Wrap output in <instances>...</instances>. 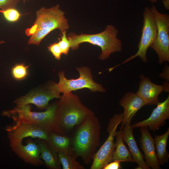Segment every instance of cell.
I'll return each instance as SVG.
<instances>
[{"mask_svg":"<svg viewBox=\"0 0 169 169\" xmlns=\"http://www.w3.org/2000/svg\"><path fill=\"white\" fill-rule=\"evenodd\" d=\"M100 123L95 115L78 126L72 141V150L76 158L80 157L86 164L91 162L100 145Z\"/></svg>","mask_w":169,"mask_h":169,"instance_id":"2","label":"cell"},{"mask_svg":"<svg viewBox=\"0 0 169 169\" xmlns=\"http://www.w3.org/2000/svg\"><path fill=\"white\" fill-rule=\"evenodd\" d=\"M123 113L115 114L111 118L106 128L109 135L105 141L95 154L90 169H102L107 164L112 161L115 147L114 140L118 125L122 122Z\"/></svg>","mask_w":169,"mask_h":169,"instance_id":"9","label":"cell"},{"mask_svg":"<svg viewBox=\"0 0 169 169\" xmlns=\"http://www.w3.org/2000/svg\"><path fill=\"white\" fill-rule=\"evenodd\" d=\"M27 144H18L11 148L17 156L25 162L35 166L45 165L40 156V150L38 144L29 137L26 141Z\"/></svg>","mask_w":169,"mask_h":169,"instance_id":"13","label":"cell"},{"mask_svg":"<svg viewBox=\"0 0 169 169\" xmlns=\"http://www.w3.org/2000/svg\"><path fill=\"white\" fill-rule=\"evenodd\" d=\"M58 103V101H57L49 105L46 110L43 112L32 111L31 105L28 104L4 111L2 115L11 118L15 122L38 125L49 133L53 132Z\"/></svg>","mask_w":169,"mask_h":169,"instance_id":"4","label":"cell"},{"mask_svg":"<svg viewBox=\"0 0 169 169\" xmlns=\"http://www.w3.org/2000/svg\"><path fill=\"white\" fill-rule=\"evenodd\" d=\"M29 65L25 66L24 64H16L12 69L11 73L14 78L20 80L25 78L28 75V68Z\"/></svg>","mask_w":169,"mask_h":169,"instance_id":"23","label":"cell"},{"mask_svg":"<svg viewBox=\"0 0 169 169\" xmlns=\"http://www.w3.org/2000/svg\"><path fill=\"white\" fill-rule=\"evenodd\" d=\"M134 129L130 125H125L122 131V138L128 145L129 151L134 162L138 164L136 169H150L144 160V155L139 149L133 135Z\"/></svg>","mask_w":169,"mask_h":169,"instance_id":"17","label":"cell"},{"mask_svg":"<svg viewBox=\"0 0 169 169\" xmlns=\"http://www.w3.org/2000/svg\"><path fill=\"white\" fill-rule=\"evenodd\" d=\"M46 141L58 153L68 151L72 149V141L67 136L52 132L49 134L48 139Z\"/></svg>","mask_w":169,"mask_h":169,"instance_id":"21","label":"cell"},{"mask_svg":"<svg viewBox=\"0 0 169 169\" xmlns=\"http://www.w3.org/2000/svg\"><path fill=\"white\" fill-rule=\"evenodd\" d=\"M169 136V128L163 134L155 135L154 142L156 155L160 166L164 165L167 163L169 154L166 149L168 139Z\"/></svg>","mask_w":169,"mask_h":169,"instance_id":"19","label":"cell"},{"mask_svg":"<svg viewBox=\"0 0 169 169\" xmlns=\"http://www.w3.org/2000/svg\"><path fill=\"white\" fill-rule=\"evenodd\" d=\"M58 156L63 169H84V167L76 161L72 149L66 152H60Z\"/></svg>","mask_w":169,"mask_h":169,"instance_id":"22","label":"cell"},{"mask_svg":"<svg viewBox=\"0 0 169 169\" xmlns=\"http://www.w3.org/2000/svg\"><path fill=\"white\" fill-rule=\"evenodd\" d=\"M48 49L56 59L58 60L60 59L62 53L58 42L51 44L48 47Z\"/></svg>","mask_w":169,"mask_h":169,"instance_id":"27","label":"cell"},{"mask_svg":"<svg viewBox=\"0 0 169 169\" xmlns=\"http://www.w3.org/2000/svg\"><path fill=\"white\" fill-rule=\"evenodd\" d=\"M163 3L166 9H169V0H163Z\"/></svg>","mask_w":169,"mask_h":169,"instance_id":"31","label":"cell"},{"mask_svg":"<svg viewBox=\"0 0 169 169\" xmlns=\"http://www.w3.org/2000/svg\"><path fill=\"white\" fill-rule=\"evenodd\" d=\"M61 93L57 84L49 81L19 97L13 103L17 107L31 104L35 105L39 110H46L49 101L54 98L59 99Z\"/></svg>","mask_w":169,"mask_h":169,"instance_id":"6","label":"cell"},{"mask_svg":"<svg viewBox=\"0 0 169 169\" xmlns=\"http://www.w3.org/2000/svg\"><path fill=\"white\" fill-rule=\"evenodd\" d=\"M150 9L156 24L157 33L150 47L157 53L161 65L164 62H169V15L160 13L153 5Z\"/></svg>","mask_w":169,"mask_h":169,"instance_id":"8","label":"cell"},{"mask_svg":"<svg viewBox=\"0 0 169 169\" xmlns=\"http://www.w3.org/2000/svg\"><path fill=\"white\" fill-rule=\"evenodd\" d=\"M115 147L112 157V161L121 162H134L129 151L125 145L122 138V131H116Z\"/></svg>","mask_w":169,"mask_h":169,"instance_id":"20","label":"cell"},{"mask_svg":"<svg viewBox=\"0 0 169 169\" xmlns=\"http://www.w3.org/2000/svg\"><path fill=\"white\" fill-rule=\"evenodd\" d=\"M143 25L142 34L140 42L137 46L138 50L133 55H131L122 63L116 67L125 63L137 57H139L142 62L148 61L146 54L148 48L154 42L157 35V27L153 15L148 7H146L143 13Z\"/></svg>","mask_w":169,"mask_h":169,"instance_id":"10","label":"cell"},{"mask_svg":"<svg viewBox=\"0 0 169 169\" xmlns=\"http://www.w3.org/2000/svg\"><path fill=\"white\" fill-rule=\"evenodd\" d=\"M169 67L166 64L163 70V72L159 75L160 77L163 78L168 82L169 80Z\"/></svg>","mask_w":169,"mask_h":169,"instance_id":"30","label":"cell"},{"mask_svg":"<svg viewBox=\"0 0 169 169\" xmlns=\"http://www.w3.org/2000/svg\"><path fill=\"white\" fill-rule=\"evenodd\" d=\"M64 14L59 4L49 8L42 7L37 11L36 20L31 27L26 29L25 34L30 36L41 29H59L61 32L67 30L69 27Z\"/></svg>","mask_w":169,"mask_h":169,"instance_id":"5","label":"cell"},{"mask_svg":"<svg viewBox=\"0 0 169 169\" xmlns=\"http://www.w3.org/2000/svg\"><path fill=\"white\" fill-rule=\"evenodd\" d=\"M19 0H0V9L15 8Z\"/></svg>","mask_w":169,"mask_h":169,"instance_id":"28","label":"cell"},{"mask_svg":"<svg viewBox=\"0 0 169 169\" xmlns=\"http://www.w3.org/2000/svg\"><path fill=\"white\" fill-rule=\"evenodd\" d=\"M52 30L49 29H41L31 36L28 41V44L39 45L42 39Z\"/></svg>","mask_w":169,"mask_h":169,"instance_id":"24","label":"cell"},{"mask_svg":"<svg viewBox=\"0 0 169 169\" xmlns=\"http://www.w3.org/2000/svg\"><path fill=\"white\" fill-rule=\"evenodd\" d=\"M58 101L53 132L56 134L67 136L75 126L95 115L71 92L63 94Z\"/></svg>","mask_w":169,"mask_h":169,"instance_id":"1","label":"cell"},{"mask_svg":"<svg viewBox=\"0 0 169 169\" xmlns=\"http://www.w3.org/2000/svg\"><path fill=\"white\" fill-rule=\"evenodd\" d=\"M105 165L102 169H121L120 163L119 161H113Z\"/></svg>","mask_w":169,"mask_h":169,"instance_id":"29","label":"cell"},{"mask_svg":"<svg viewBox=\"0 0 169 169\" xmlns=\"http://www.w3.org/2000/svg\"><path fill=\"white\" fill-rule=\"evenodd\" d=\"M4 42V41L3 40H2V41H0V44L3 43Z\"/></svg>","mask_w":169,"mask_h":169,"instance_id":"34","label":"cell"},{"mask_svg":"<svg viewBox=\"0 0 169 169\" xmlns=\"http://www.w3.org/2000/svg\"><path fill=\"white\" fill-rule=\"evenodd\" d=\"M6 130L11 148L22 143L23 139L26 137L47 140L49 134L38 125L18 122H15L13 125L7 126Z\"/></svg>","mask_w":169,"mask_h":169,"instance_id":"11","label":"cell"},{"mask_svg":"<svg viewBox=\"0 0 169 169\" xmlns=\"http://www.w3.org/2000/svg\"><path fill=\"white\" fill-rule=\"evenodd\" d=\"M139 128L141 134L139 141L146 164L151 168L161 169L156 152L154 138L152 137L147 126Z\"/></svg>","mask_w":169,"mask_h":169,"instance_id":"16","label":"cell"},{"mask_svg":"<svg viewBox=\"0 0 169 169\" xmlns=\"http://www.w3.org/2000/svg\"><path fill=\"white\" fill-rule=\"evenodd\" d=\"M0 13H2L5 19L10 22L17 21L21 16L19 11L15 8L0 9Z\"/></svg>","mask_w":169,"mask_h":169,"instance_id":"25","label":"cell"},{"mask_svg":"<svg viewBox=\"0 0 169 169\" xmlns=\"http://www.w3.org/2000/svg\"><path fill=\"white\" fill-rule=\"evenodd\" d=\"M61 37L58 38L59 46L62 54L67 55L70 48V44L66 35V30L61 32Z\"/></svg>","mask_w":169,"mask_h":169,"instance_id":"26","label":"cell"},{"mask_svg":"<svg viewBox=\"0 0 169 169\" xmlns=\"http://www.w3.org/2000/svg\"><path fill=\"white\" fill-rule=\"evenodd\" d=\"M35 141L39 145L40 150V156L45 165L50 169H61V164L58 152L52 148L45 140L36 138Z\"/></svg>","mask_w":169,"mask_h":169,"instance_id":"18","label":"cell"},{"mask_svg":"<svg viewBox=\"0 0 169 169\" xmlns=\"http://www.w3.org/2000/svg\"><path fill=\"white\" fill-rule=\"evenodd\" d=\"M29 0H23V3H26L27 1H28Z\"/></svg>","mask_w":169,"mask_h":169,"instance_id":"35","label":"cell"},{"mask_svg":"<svg viewBox=\"0 0 169 169\" xmlns=\"http://www.w3.org/2000/svg\"><path fill=\"white\" fill-rule=\"evenodd\" d=\"M168 82H165L163 84L165 89V91L166 92H169V84Z\"/></svg>","mask_w":169,"mask_h":169,"instance_id":"32","label":"cell"},{"mask_svg":"<svg viewBox=\"0 0 169 169\" xmlns=\"http://www.w3.org/2000/svg\"><path fill=\"white\" fill-rule=\"evenodd\" d=\"M149 1L151 2L152 3H155L157 1H158L159 0H149Z\"/></svg>","mask_w":169,"mask_h":169,"instance_id":"33","label":"cell"},{"mask_svg":"<svg viewBox=\"0 0 169 169\" xmlns=\"http://www.w3.org/2000/svg\"><path fill=\"white\" fill-rule=\"evenodd\" d=\"M147 119L131 125L133 129L146 126L151 130L155 131L166 123L169 119V96L163 102H159Z\"/></svg>","mask_w":169,"mask_h":169,"instance_id":"12","label":"cell"},{"mask_svg":"<svg viewBox=\"0 0 169 169\" xmlns=\"http://www.w3.org/2000/svg\"><path fill=\"white\" fill-rule=\"evenodd\" d=\"M119 103L124 109L120 129L122 130L125 124L130 125L133 116L145 104L140 97L132 91L126 93L120 100Z\"/></svg>","mask_w":169,"mask_h":169,"instance_id":"15","label":"cell"},{"mask_svg":"<svg viewBox=\"0 0 169 169\" xmlns=\"http://www.w3.org/2000/svg\"><path fill=\"white\" fill-rule=\"evenodd\" d=\"M139 88L136 93L144 101L145 105H156L159 102L158 96L165 91L163 85L153 83L150 79L143 74L140 76Z\"/></svg>","mask_w":169,"mask_h":169,"instance_id":"14","label":"cell"},{"mask_svg":"<svg viewBox=\"0 0 169 169\" xmlns=\"http://www.w3.org/2000/svg\"><path fill=\"white\" fill-rule=\"evenodd\" d=\"M79 76L76 79H68L65 76V72L61 71L58 73L59 81L58 86L63 94L83 88H88L92 92H105V89L100 84L95 82L93 79L90 68L82 66L76 68Z\"/></svg>","mask_w":169,"mask_h":169,"instance_id":"7","label":"cell"},{"mask_svg":"<svg viewBox=\"0 0 169 169\" xmlns=\"http://www.w3.org/2000/svg\"><path fill=\"white\" fill-rule=\"evenodd\" d=\"M118 32L117 28L109 24L104 31L98 33L78 35L71 32L69 34L68 38L70 42V48L73 50L77 49L79 44L85 42L100 47L101 53L99 59L104 61L111 53L120 52L122 50V42L117 37Z\"/></svg>","mask_w":169,"mask_h":169,"instance_id":"3","label":"cell"}]
</instances>
